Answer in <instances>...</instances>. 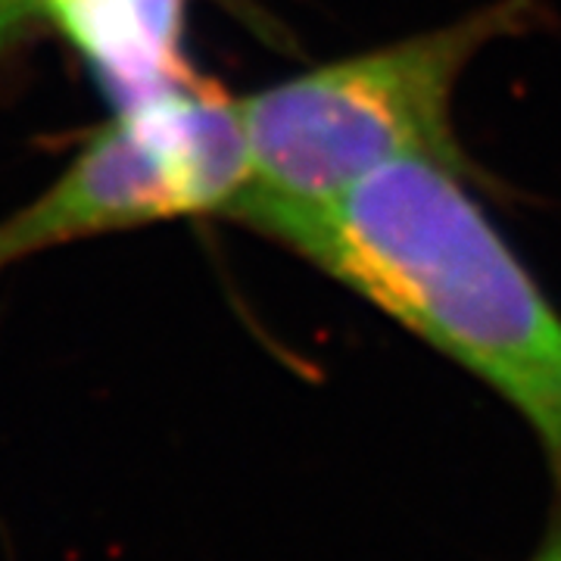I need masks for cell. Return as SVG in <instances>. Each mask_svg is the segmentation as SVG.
Wrapping results in <instances>:
<instances>
[{
    "label": "cell",
    "mask_w": 561,
    "mask_h": 561,
    "mask_svg": "<svg viewBox=\"0 0 561 561\" xmlns=\"http://www.w3.org/2000/svg\"><path fill=\"white\" fill-rule=\"evenodd\" d=\"M260 234L319 265L471 371L540 440L561 490V312L468 191L434 160H397Z\"/></svg>",
    "instance_id": "cell-1"
},
{
    "label": "cell",
    "mask_w": 561,
    "mask_h": 561,
    "mask_svg": "<svg viewBox=\"0 0 561 561\" xmlns=\"http://www.w3.org/2000/svg\"><path fill=\"white\" fill-rule=\"evenodd\" d=\"M540 22V0H493L440 28L316 66L238 98L250 187L228 219L260 231L284 213L324 206L397 160H434L471 179L453 103L490 44Z\"/></svg>",
    "instance_id": "cell-2"
},
{
    "label": "cell",
    "mask_w": 561,
    "mask_h": 561,
    "mask_svg": "<svg viewBox=\"0 0 561 561\" xmlns=\"http://www.w3.org/2000/svg\"><path fill=\"white\" fill-rule=\"evenodd\" d=\"M250 187L241 103L213 81L135 101L32 203L0 219V275L38 253L128 228L231 216Z\"/></svg>",
    "instance_id": "cell-3"
},
{
    "label": "cell",
    "mask_w": 561,
    "mask_h": 561,
    "mask_svg": "<svg viewBox=\"0 0 561 561\" xmlns=\"http://www.w3.org/2000/svg\"><path fill=\"white\" fill-rule=\"evenodd\" d=\"M47 0H0V47L22 28V22L32 20V13Z\"/></svg>",
    "instance_id": "cell-4"
},
{
    "label": "cell",
    "mask_w": 561,
    "mask_h": 561,
    "mask_svg": "<svg viewBox=\"0 0 561 561\" xmlns=\"http://www.w3.org/2000/svg\"><path fill=\"white\" fill-rule=\"evenodd\" d=\"M527 561H561V490L559 500L552 505L549 524H546V530H542V540L537 542L534 556Z\"/></svg>",
    "instance_id": "cell-5"
}]
</instances>
